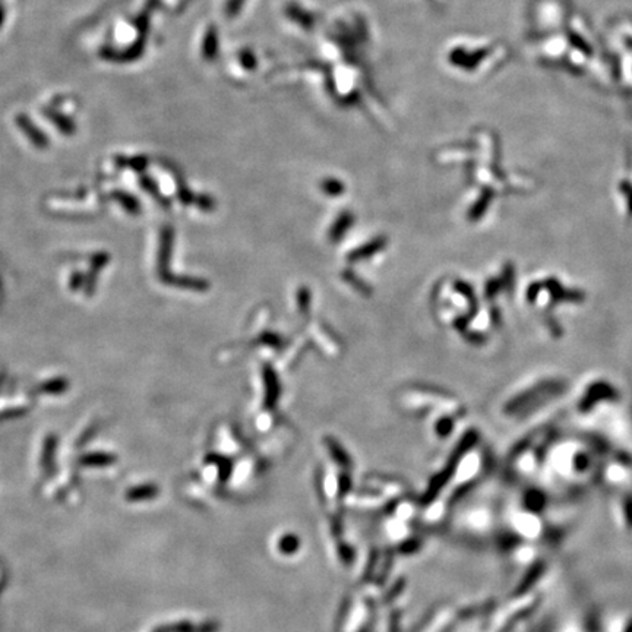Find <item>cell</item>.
I'll list each match as a JSON object with an SVG mask.
<instances>
[{
  "label": "cell",
  "instance_id": "cell-1",
  "mask_svg": "<svg viewBox=\"0 0 632 632\" xmlns=\"http://www.w3.org/2000/svg\"><path fill=\"white\" fill-rule=\"evenodd\" d=\"M626 632H632V624L629 625V628H628V631Z\"/></svg>",
  "mask_w": 632,
  "mask_h": 632
}]
</instances>
